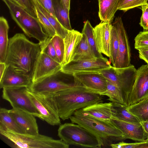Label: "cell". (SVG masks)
<instances>
[{"label":"cell","mask_w":148,"mask_h":148,"mask_svg":"<svg viewBox=\"0 0 148 148\" xmlns=\"http://www.w3.org/2000/svg\"><path fill=\"white\" fill-rule=\"evenodd\" d=\"M39 42L29 40L25 35L17 33L9 39L6 58V66L32 78L35 67L41 52Z\"/></svg>","instance_id":"cell-1"},{"label":"cell","mask_w":148,"mask_h":148,"mask_svg":"<svg viewBox=\"0 0 148 148\" xmlns=\"http://www.w3.org/2000/svg\"><path fill=\"white\" fill-rule=\"evenodd\" d=\"M76 84L52 94L59 116L63 121L69 119L78 110L103 101L102 95L82 85Z\"/></svg>","instance_id":"cell-2"},{"label":"cell","mask_w":148,"mask_h":148,"mask_svg":"<svg viewBox=\"0 0 148 148\" xmlns=\"http://www.w3.org/2000/svg\"><path fill=\"white\" fill-rule=\"evenodd\" d=\"M71 122L79 125L96 136L102 147L125 140L122 133L110 122L95 119L82 113L79 109L69 119Z\"/></svg>","instance_id":"cell-3"},{"label":"cell","mask_w":148,"mask_h":148,"mask_svg":"<svg viewBox=\"0 0 148 148\" xmlns=\"http://www.w3.org/2000/svg\"><path fill=\"white\" fill-rule=\"evenodd\" d=\"M2 1L8 7L12 19L27 36L36 39L40 43L46 40L48 36L37 18L10 0Z\"/></svg>","instance_id":"cell-4"},{"label":"cell","mask_w":148,"mask_h":148,"mask_svg":"<svg viewBox=\"0 0 148 148\" xmlns=\"http://www.w3.org/2000/svg\"><path fill=\"white\" fill-rule=\"evenodd\" d=\"M58 135L67 144L83 148H101L102 145L98 138L79 125L65 123L60 125Z\"/></svg>","instance_id":"cell-5"},{"label":"cell","mask_w":148,"mask_h":148,"mask_svg":"<svg viewBox=\"0 0 148 148\" xmlns=\"http://www.w3.org/2000/svg\"><path fill=\"white\" fill-rule=\"evenodd\" d=\"M0 133L19 148H68L69 146L61 139H55L39 134L36 135L21 134L1 128Z\"/></svg>","instance_id":"cell-6"},{"label":"cell","mask_w":148,"mask_h":148,"mask_svg":"<svg viewBox=\"0 0 148 148\" xmlns=\"http://www.w3.org/2000/svg\"><path fill=\"white\" fill-rule=\"evenodd\" d=\"M27 93L41 115L42 120L53 126L61 124L57 105L52 94L37 93L31 92L29 89Z\"/></svg>","instance_id":"cell-7"},{"label":"cell","mask_w":148,"mask_h":148,"mask_svg":"<svg viewBox=\"0 0 148 148\" xmlns=\"http://www.w3.org/2000/svg\"><path fill=\"white\" fill-rule=\"evenodd\" d=\"M28 89L25 86L4 88L2 97L9 102L13 108L29 113L42 120L41 115L27 94Z\"/></svg>","instance_id":"cell-8"},{"label":"cell","mask_w":148,"mask_h":148,"mask_svg":"<svg viewBox=\"0 0 148 148\" xmlns=\"http://www.w3.org/2000/svg\"><path fill=\"white\" fill-rule=\"evenodd\" d=\"M64 73L61 70L39 81L32 83L28 87L33 92L49 95L74 86L76 84L68 82L63 76Z\"/></svg>","instance_id":"cell-9"},{"label":"cell","mask_w":148,"mask_h":148,"mask_svg":"<svg viewBox=\"0 0 148 148\" xmlns=\"http://www.w3.org/2000/svg\"><path fill=\"white\" fill-rule=\"evenodd\" d=\"M111 62L106 58L72 60L62 65L61 71L67 75L82 72H99L110 68Z\"/></svg>","instance_id":"cell-10"},{"label":"cell","mask_w":148,"mask_h":148,"mask_svg":"<svg viewBox=\"0 0 148 148\" xmlns=\"http://www.w3.org/2000/svg\"><path fill=\"white\" fill-rule=\"evenodd\" d=\"M112 24L116 28L119 40L117 56L114 67L120 68L128 67L131 64L130 48L127 34L121 17H116Z\"/></svg>","instance_id":"cell-11"},{"label":"cell","mask_w":148,"mask_h":148,"mask_svg":"<svg viewBox=\"0 0 148 148\" xmlns=\"http://www.w3.org/2000/svg\"><path fill=\"white\" fill-rule=\"evenodd\" d=\"M148 97V64L143 65L136 70L134 82L129 94L127 106Z\"/></svg>","instance_id":"cell-12"},{"label":"cell","mask_w":148,"mask_h":148,"mask_svg":"<svg viewBox=\"0 0 148 148\" xmlns=\"http://www.w3.org/2000/svg\"><path fill=\"white\" fill-rule=\"evenodd\" d=\"M72 75L75 83L93 92L100 94L106 90V80L99 72H82Z\"/></svg>","instance_id":"cell-13"},{"label":"cell","mask_w":148,"mask_h":148,"mask_svg":"<svg viewBox=\"0 0 148 148\" xmlns=\"http://www.w3.org/2000/svg\"><path fill=\"white\" fill-rule=\"evenodd\" d=\"M62 66L60 63L41 51L34 69L32 83L61 70Z\"/></svg>","instance_id":"cell-14"},{"label":"cell","mask_w":148,"mask_h":148,"mask_svg":"<svg viewBox=\"0 0 148 148\" xmlns=\"http://www.w3.org/2000/svg\"><path fill=\"white\" fill-rule=\"evenodd\" d=\"M110 122L123 134L125 139L138 142L147 139L146 133L141 123H133L119 119L113 117Z\"/></svg>","instance_id":"cell-15"},{"label":"cell","mask_w":148,"mask_h":148,"mask_svg":"<svg viewBox=\"0 0 148 148\" xmlns=\"http://www.w3.org/2000/svg\"><path fill=\"white\" fill-rule=\"evenodd\" d=\"M112 24L101 22L93 28L95 39L99 51L108 57H111L110 39Z\"/></svg>","instance_id":"cell-16"},{"label":"cell","mask_w":148,"mask_h":148,"mask_svg":"<svg viewBox=\"0 0 148 148\" xmlns=\"http://www.w3.org/2000/svg\"><path fill=\"white\" fill-rule=\"evenodd\" d=\"M10 115L27 134H39L38 126L35 116L21 110L12 108L9 110Z\"/></svg>","instance_id":"cell-17"},{"label":"cell","mask_w":148,"mask_h":148,"mask_svg":"<svg viewBox=\"0 0 148 148\" xmlns=\"http://www.w3.org/2000/svg\"><path fill=\"white\" fill-rule=\"evenodd\" d=\"M32 83L31 77L16 71L12 66L8 65L0 79V88L21 86L29 87Z\"/></svg>","instance_id":"cell-18"},{"label":"cell","mask_w":148,"mask_h":148,"mask_svg":"<svg viewBox=\"0 0 148 148\" xmlns=\"http://www.w3.org/2000/svg\"><path fill=\"white\" fill-rule=\"evenodd\" d=\"M79 110L85 114L104 121L110 122L113 116L112 102L97 103Z\"/></svg>","instance_id":"cell-19"},{"label":"cell","mask_w":148,"mask_h":148,"mask_svg":"<svg viewBox=\"0 0 148 148\" xmlns=\"http://www.w3.org/2000/svg\"><path fill=\"white\" fill-rule=\"evenodd\" d=\"M83 34L79 32L72 29L64 39V52L62 65L69 63L73 60L77 47L79 44Z\"/></svg>","instance_id":"cell-20"},{"label":"cell","mask_w":148,"mask_h":148,"mask_svg":"<svg viewBox=\"0 0 148 148\" xmlns=\"http://www.w3.org/2000/svg\"><path fill=\"white\" fill-rule=\"evenodd\" d=\"M119 0H98L99 16L101 22L111 23L118 10Z\"/></svg>","instance_id":"cell-21"},{"label":"cell","mask_w":148,"mask_h":148,"mask_svg":"<svg viewBox=\"0 0 148 148\" xmlns=\"http://www.w3.org/2000/svg\"><path fill=\"white\" fill-rule=\"evenodd\" d=\"M9 26L3 16L0 18V62H5L6 58L9 39L8 33Z\"/></svg>","instance_id":"cell-22"},{"label":"cell","mask_w":148,"mask_h":148,"mask_svg":"<svg viewBox=\"0 0 148 148\" xmlns=\"http://www.w3.org/2000/svg\"><path fill=\"white\" fill-rule=\"evenodd\" d=\"M0 128L7 129L13 132L25 134L22 128L10 115L9 110L2 108L0 110Z\"/></svg>","instance_id":"cell-23"},{"label":"cell","mask_w":148,"mask_h":148,"mask_svg":"<svg viewBox=\"0 0 148 148\" xmlns=\"http://www.w3.org/2000/svg\"><path fill=\"white\" fill-rule=\"evenodd\" d=\"M34 8L42 13L46 17L54 29L56 34L63 39L67 34L69 31L59 22L56 17L52 15L36 0H32Z\"/></svg>","instance_id":"cell-24"},{"label":"cell","mask_w":148,"mask_h":148,"mask_svg":"<svg viewBox=\"0 0 148 148\" xmlns=\"http://www.w3.org/2000/svg\"><path fill=\"white\" fill-rule=\"evenodd\" d=\"M55 16L61 24L67 30L72 29L69 17V11L63 6L60 0H52Z\"/></svg>","instance_id":"cell-25"},{"label":"cell","mask_w":148,"mask_h":148,"mask_svg":"<svg viewBox=\"0 0 148 148\" xmlns=\"http://www.w3.org/2000/svg\"><path fill=\"white\" fill-rule=\"evenodd\" d=\"M112 103L113 117L119 119L132 123L141 122L136 117L127 110V106L119 103L112 102Z\"/></svg>","instance_id":"cell-26"},{"label":"cell","mask_w":148,"mask_h":148,"mask_svg":"<svg viewBox=\"0 0 148 148\" xmlns=\"http://www.w3.org/2000/svg\"><path fill=\"white\" fill-rule=\"evenodd\" d=\"M127 110L140 122L148 120V97L127 107Z\"/></svg>","instance_id":"cell-27"},{"label":"cell","mask_w":148,"mask_h":148,"mask_svg":"<svg viewBox=\"0 0 148 148\" xmlns=\"http://www.w3.org/2000/svg\"><path fill=\"white\" fill-rule=\"evenodd\" d=\"M82 34V37L77 47L73 60L91 59L96 58L88 42L86 37L84 34Z\"/></svg>","instance_id":"cell-28"},{"label":"cell","mask_w":148,"mask_h":148,"mask_svg":"<svg viewBox=\"0 0 148 148\" xmlns=\"http://www.w3.org/2000/svg\"><path fill=\"white\" fill-rule=\"evenodd\" d=\"M106 83V90L100 95L108 97L109 98L108 100L111 102L121 103L127 106L121 90L117 86L107 80Z\"/></svg>","instance_id":"cell-29"},{"label":"cell","mask_w":148,"mask_h":148,"mask_svg":"<svg viewBox=\"0 0 148 148\" xmlns=\"http://www.w3.org/2000/svg\"><path fill=\"white\" fill-rule=\"evenodd\" d=\"M82 33L86 37L88 42L95 57H103L97 47L94 35L93 27L88 20H87L84 23Z\"/></svg>","instance_id":"cell-30"},{"label":"cell","mask_w":148,"mask_h":148,"mask_svg":"<svg viewBox=\"0 0 148 148\" xmlns=\"http://www.w3.org/2000/svg\"><path fill=\"white\" fill-rule=\"evenodd\" d=\"M119 45V38L116 28L112 24L110 43L111 57L109 59L110 61L114 67L115 66L117 56Z\"/></svg>","instance_id":"cell-31"},{"label":"cell","mask_w":148,"mask_h":148,"mask_svg":"<svg viewBox=\"0 0 148 148\" xmlns=\"http://www.w3.org/2000/svg\"><path fill=\"white\" fill-rule=\"evenodd\" d=\"M35 9L36 18L48 37L51 38L56 34L54 29L46 17L39 10Z\"/></svg>","instance_id":"cell-32"},{"label":"cell","mask_w":148,"mask_h":148,"mask_svg":"<svg viewBox=\"0 0 148 148\" xmlns=\"http://www.w3.org/2000/svg\"><path fill=\"white\" fill-rule=\"evenodd\" d=\"M50 40L55 49L59 62L62 65L64 52V39L56 34L53 37L51 38Z\"/></svg>","instance_id":"cell-33"},{"label":"cell","mask_w":148,"mask_h":148,"mask_svg":"<svg viewBox=\"0 0 148 148\" xmlns=\"http://www.w3.org/2000/svg\"><path fill=\"white\" fill-rule=\"evenodd\" d=\"M148 0H119L118 10L124 12L131 9L147 4Z\"/></svg>","instance_id":"cell-34"},{"label":"cell","mask_w":148,"mask_h":148,"mask_svg":"<svg viewBox=\"0 0 148 148\" xmlns=\"http://www.w3.org/2000/svg\"><path fill=\"white\" fill-rule=\"evenodd\" d=\"M50 39L51 38L48 37L45 42L42 43H40L41 52L60 63L55 49Z\"/></svg>","instance_id":"cell-35"},{"label":"cell","mask_w":148,"mask_h":148,"mask_svg":"<svg viewBox=\"0 0 148 148\" xmlns=\"http://www.w3.org/2000/svg\"><path fill=\"white\" fill-rule=\"evenodd\" d=\"M134 41V48L137 50L148 48V30L140 32Z\"/></svg>","instance_id":"cell-36"},{"label":"cell","mask_w":148,"mask_h":148,"mask_svg":"<svg viewBox=\"0 0 148 148\" xmlns=\"http://www.w3.org/2000/svg\"><path fill=\"white\" fill-rule=\"evenodd\" d=\"M113 148H148V139L134 143H128L121 141L110 145Z\"/></svg>","instance_id":"cell-37"},{"label":"cell","mask_w":148,"mask_h":148,"mask_svg":"<svg viewBox=\"0 0 148 148\" xmlns=\"http://www.w3.org/2000/svg\"><path fill=\"white\" fill-rule=\"evenodd\" d=\"M141 7L142 14L139 24L145 30H148V3Z\"/></svg>","instance_id":"cell-38"},{"label":"cell","mask_w":148,"mask_h":148,"mask_svg":"<svg viewBox=\"0 0 148 148\" xmlns=\"http://www.w3.org/2000/svg\"><path fill=\"white\" fill-rule=\"evenodd\" d=\"M22 7L28 13L36 18L35 9L32 0H19Z\"/></svg>","instance_id":"cell-39"},{"label":"cell","mask_w":148,"mask_h":148,"mask_svg":"<svg viewBox=\"0 0 148 148\" xmlns=\"http://www.w3.org/2000/svg\"><path fill=\"white\" fill-rule=\"evenodd\" d=\"M52 15L56 17L53 8L52 0H36Z\"/></svg>","instance_id":"cell-40"},{"label":"cell","mask_w":148,"mask_h":148,"mask_svg":"<svg viewBox=\"0 0 148 148\" xmlns=\"http://www.w3.org/2000/svg\"><path fill=\"white\" fill-rule=\"evenodd\" d=\"M138 51L139 58L148 64V48L143 49Z\"/></svg>","instance_id":"cell-41"},{"label":"cell","mask_w":148,"mask_h":148,"mask_svg":"<svg viewBox=\"0 0 148 148\" xmlns=\"http://www.w3.org/2000/svg\"><path fill=\"white\" fill-rule=\"evenodd\" d=\"M7 66L5 62H0V79L3 76Z\"/></svg>","instance_id":"cell-42"},{"label":"cell","mask_w":148,"mask_h":148,"mask_svg":"<svg viewBox=\"0 0 148 148\" xmlns=\"http://www.w3.org/2000/svg\"><path fill=\"white\" fill-rule=\"evenodd\" d=\"M64 7L69 11L70 9V0H60Z\"/></svg>","instance_id":"cell-43"},{"label":"cell","mask_w":148,"mask_h":148,"mask_svg":"<svg viewBox=\"0 0 148 148\" xmlns=\"http://www.w3.org/2000/svg\"><path fill=\"white\" fill-rule=\"evenodd\" d=\"M141 123L146 133L147 139H148V120L145 121L141 122Z\"/></svg>","instance_id":"cell-44"},{"label":"cell","mask_w":148,"mask_h":148,"mask_svg":"<svg viewBox=\"0 0 148 148\" xmlns=\"http://www.w3.org/2000/svg\"><path fill=\"white\" fill-rule=\"evenodd\" d=\"M12 1L14 3L22 7L20 3L19 0H10Z\"/></svg>","instance_id":"cell-45"}]
</instances>
